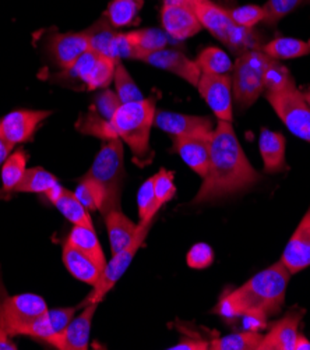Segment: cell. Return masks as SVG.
Returning a JSON list of instances; mask_svg holds the SVG:
<instances>
[{
	"label": "cell",
	"instance_id": "cell-49",
	"mask_svg": "<svg viewBox=\"0 0 310 350\" xmlns=\"http://www.w3.org/2000/svg\"><path fill=\"white\" fill-rule=\"evenodd\" d=\"M295 350H310V340L303 335L299 334L295 343Z\"/></svg>",
	"mask_w": 310,
	"mask_h": 350
},
{
	"label": "cell",
	"instance_id": "cell-7",
	"mask_svg": "<svg viewBox=\"0 0 310 350\" xmlns=\"http://www.w3.org/2000/svg\"><path fill=\"white\" fill-rule=\"evenodd\" d=\"M266 98L287 129L310 144V107L295 81L280 91L266 92Z\"/></svg>",
	"mask_w": 310,
	"mask_h": 350
},
{
	"label": "cell",
	"instance_id": "cell-18",
	"mask_svg": "<svg viewBox=\"0 0 310 350\" xmlns=\"http://www.w3.org/2000/svg\"><path fill=\"white\" fill-rule=\"evenodd\" d=\"M49 53L53 62L63 70L73 66L77 59L90 51L87 33L84 32H68L55 33L49 40Z\"/></svg>",
	"mask_w": 310,
	"mask_h": 350
},
{
	"label": "cell",
	"instance_id": "cell-2",
	"mask_svg": "<svg viewBox=\"0 0 310 350\" xmlns=\"http://www.w3.org/2000/svg\"><path fill=\"white\" fill-rule=\"evenodd\" d=\"M289 279L291 272L284 262H275L222 296L214 311L228 323L245 316L268 320L281 312Z\"/></svg>",
	"mask_w": 310,
	"mask_h": 350
},
{
	"label": "cell",
	"instance_id": "cell-17",
	"mask_svg": "<svg viewBox=\"0 0 310 350\" xmlns=\"http://www.w3.org/2000/svg\"><path fill=\"white\" fill-rule=\"evenodd\" d=\"M99 303L86 304L79 316H75L63 334L53 340V346L60 350H86L88 349L94 314Z\"/></svg>",
	"mask_w": 310,
	"mask_h": 350
},
{
	"label": "cell",
	"instance_id": "cell-42",
	"mask_svg": "<svg viewBox=\"0 0 310 350\" xmlns=\"http://www.w3.org/2000/svg\"><path fill=\"white\" fill-rule=\"evenodd\" d=\"M231 13L232 20L244 28L252 29L256 27L259 23L264 20V10L263 6H256V5H246V6H240Z\"/></svg>",
	"mask_w": 310,
	"mask_h": 350
},
{
	"label": "cell",
	"instance_id": "cell-43",
	"mask_svg": "<svg viewBox=\"0 0 310 350\" xmlns=\"http://www.w3.org/2000/svg\"><path fill=\"white\" fill-rule=\"evenodd\" d=\"M186 262L193 269L209 268L214 262V250L207 243H197L189 250Z\"/></svg>",
	"mask_w": 310,
	"mask_h": 350
},
{
	"label": "cell",
	"instance_id": "cell-20",
	"mask_svg": "<svg viewBox=\"0 0 310 350\" xmlns=\"http://www.w3.org/2000/svg\"><path fill=\"white\" fill-rule=\"evenodd\" d=\"M303 316L305 310L291 311L285 317L272 324L267 335L263 336L259 350H295L296 338L299 335L298 328Z\"/></svg>",
	"mask_w": 310,
	"mask_h": 350
},
{
	"label": "cell",
	"instance_id": "cell-46",
	"mask_svg": "<svg viewBox=\"0 0 310 350\" xmlns=\"http://www.w3.org/2000/svg\"><path fill=\"white\" fill-rule=\"evenodd\" d=\"M170 350H205L209 349V342L196 338H185L177 345L168 347Z\"/></svg>",
	"mask_w": 310,
	"mask_h": 350
},
{
	"label": "cell",
	"instance_id": "cell-23",
	"mask_svg": "<svg viewBox=\"0 0 310 350\" xmlns=\"http://www.w3.org/2000/svg\"><path fill=\"white\" fill-rule=\"evenodd\" d=\"M62 258L66 269L76 279L87 285H91L92 288L96 285L102 269L91 258L84 256L68 243H64Z\"/></svg>",
	"mask_w": 310,
	"mask_h": 350
},
{
	"label": "cell",
	"instance_id": "cell-19",
	"mask_svg": "<svg viewBox=\"0 0 310 350\" xmlns=\"http://www.w3.org/2000/svg\"><path fill=\"white\" fill-rule=\"evenodd\" d=\"M83 306H73V307H60V308H53L47 312H44L40 319L32 323L29 327L27 336L31 338H37L42 339L48 343H53L56 338H59L63 331L67 328V325L70 324L73 317L76 316V312L81 308Z\"/></svg>",
	"mask_w": 310,
	"mask_h": 350
},
{
	"label": "cell",
	"instance_id": "cell-44",
	"mask_svg": "<svg viewBox=\"0 0 310 350\" xmlns=\"http://www.w3.org/2000/svg\"><path fill=\"white\" fill-rule=\"evenodd\" d=\"M120 105H122V102H120L118 94L115 91H111V90L105 88L99 95H96L94 109L103 119L112 120L115 112L118 111Z\"/></svg>",
	"mask_w": 310,
	"mask_h": 350
},
{
	"label": "cell",
	"instance_id": "cell-30",
	"mask_svg": "<svg viewBox=\"0 0 310 350\" xmlns=\"http://www.w3.org/2000/svg\"><path fill=\"white\" fill-rule=\"evenodd\" d=\"M196 63L200 67L201 73L204 75L228 76L233 70V63L228 53L221 48L216 46H209L203 49L198 53Z\"/></svg>",
	"mask_w": 310,
	"mask_h": 350
},
{
	"label": "cell",
	"instance_id": "cell-36",
	"mask_svg": "<svg viewBox=\"0 0 310 350\" xmlns=\"http://www.w3.org/2000/svg\"><path fill=\"white\" fill-rule=\"evenodd\" d=\"M116 62L112 57H107V56H98L92 72L86 83V87L91 91L94 90H105L111 81H114V76H115V68H116Z\"/></svg>",
	"mask_w": 310,
	"mask_h": 350
},
{
	"label": "cell",
	"instance_id": "cell-26",
	"mask_svg": "<svg viewBox=\"0 0 310 350\" xmlns=\"http://www.w3.org/2000/svg\"><path fill=\"white\" fill-rule=\"evenodd\" d=\"M261 51L275 60L298 59L310 55V40L302 41L289 37H277L261 46Z\"/></svg>",
	"mask_w": 310,
	"mask_h": 350
},
{
	"label": "cell",
	"instance_id": "cell-1",
	"mask_svg": "<svg viewBox=\"0 0 310 350\" xmlns=\"http://www.w3.org/2000/svg\"><path fill=\"white\" fill-rule=\"evenodd\" d=\"M261 179L250 165L232 123L218 120L210 142V165L192 204L214 202L252 189Z\"/></svg>",
	"mask_w": 310,
	"mask_h": 350
},
{
	"label": "cell",
	"instance_id": "cell-31",
	"mask_svg": "<svg viewBox=\"0 0 310 350\" xmlns=\"http://www.w3.org/2000/svg\"><path fill=\"white\" fill-rule=\"evenodd\" d=\"M28 155L24 150H18L6 159L2 166V196L9 197L14 193L18 183L27 172Z\"/></svg>",
	"mask_w": 310,
	"mask_h": 350
},
{
	"label": "cell",
	"instance_id": "cell-16",
	"mask_svg": "<svg viewBox=\"0 0 310 350\" xmlns=\"http://www.w3.org/2000/svg\"><path fill=\"white\" fill-rule=\"evenodd\" d=\"M281 261L288 268L291 275L310 267V205L289 239Z\"/></svg>",
	"mask_w": 310,
	"mask_h": 350
},
{
	"label": "cell",
	"instance_id": "cell-15",
	"mask_svg": "<svg viewBox=\"0 0 310 350\" xmlns=\"http://www.w3.org/2000/svg\"><path fill=\"white\" fill-rule=\"evenodd\" d=\"M140 60L165 70L175 76H179L182 80L188 81L189 84L197 87L198 80L201 77V70L197 66L196 60H190L182 52L172 51V49H161L157 52H151L140 57Z\"/></svg>",
	"mask_w": 310,
	"mask_h": 350
},
{
	"label": "cell",
	"instance_id": "cell-29",
	"mask_svg": "<svg viewBox=\"0 0 310 350\" xmlns=\"http://www.w3.org/2000/svg\"><path fill=\"white\" fill-rule=\"evenodd\" d=\"M86 33L90 44V51L101 56L112 57V45L118 32L105 16H102L101 20H98L91 28L86 31Z\"/></svg>",
	"mask_w": 310,
	"mask_h": 350
},
{
	"label": "cell",
	"instance_id": "cell-24",
	"mask_svg": "<svg viewBox=\"0 0 310 350\" xmlns=\"http://www.w3.org/2000/svg\"><path fill=\"white\" fill-rule=\"evenodd\" d=\"M66 243H68L70 246L81 252L84 256L91 258L101 269L105 268L107 258L101 247L98 236L92 228L75 225V228L68 233Z\"/></svg>",
	"mask_w": 310,
	"mask_h": 350
},
{
	"label": "cell",
	"instance_id": "cell-13",
	"mask_svg": "<svg viewBox=\"0 0 310 350\" xmlns=\"http://www.w3.org/2000/svg\"><path fill=\"white\" fill-rule=\"evenodd\" d=\"M154 126L169 134L172 138H179L193 134H205L214 131V123L209 116L183 115L177 112L161 111L155 113Z\"/></svg>",
	"mask_w": 310,
	"mask_h": 350
},
{
	"label": "cell",
	"instance_id": "cell-6",
	"mask_svg": "<svg viewBox=\"0 0 310 350\" xmlns=\"http://www.w3.org/2000/svg\"><path fill=\"white\" fill-rule=\"evenodd\" d=\"M125 176L123 166V146L120 138H112L103 142L96 154L87 178L96 180L107 191V200L101 213L109 208H120V187Z\"/></svg>",
	"mask_w": 310,
	"mask_h": 350
},
{
	"label": "cell",
	"instance_id": "cell-25",
	"mask_svg": "<svg viewBox=\"0 0 310 350\" xmlns=\"http://www.w3.org/2000/svg\"><path fill=\"white\" fill-rule=\"evenodd\" d=\"M51 202L59 209V213L73 225L92 228V219L88 209L79 201L75 191H68L63 187L59 189L56 196L51 200Z\"/></svg>",
	"mask_w": 310,
	"mask_h": 350
},
{
	"label": "cell",
	"instance_id": "cell-40",
	"mask_svg": "<svg viewBox=\"0 0 310 350\" xmlns=\"http://www.w3.org/2000/svg\"><path fill=\"white\" fill-rule=\"evenodd\" d=\"M137 206H139V218L140 221L155 219L159 209L155 204V193H154V176L147 179L137 194Z\"/></svg>",
	"mask_w": 310,
	"mask_h": 350
},
{
	"label": "cell",
	"instance_id": "cell-35",
	"mask_svg": "<svg viewBox=\"0 0 310 350\" xmlns=\"http://www.w3.org/2000/svg\"><path fill=\"white\" fill-rule=\"evenodd\" d=\"M75 194L88 211H96V209L101 211V208L107 200L105 189H103L96 180L87 176L79 183Z\"/></svg>",
	"mask_w": 310,
	"mask_h": 350
},
{
	"label": "cell",
	"instance_id": "cell-47",
	"mask_svg": "<svg viewBox=\"0 0 310 350\" xmlns=\"http://www.w3.org/2000/svg\"><path fill=\"white\" fill-rule=\"evenodd\" d=\"M14 144H12L9 139L0 131V167L3 166L6 159L10 157V152L13 151Z\"/></svg>",
	"mask_w": 310,
	"mask_h": 350
},
{
	"label": "cell",
	"instance_id": "cell-8",
	"mask_svg": "<svg viewBox=\"0 0 310 350\" xmlns=\"http://www.w3.org/2000/svg\"><path fill=\"white\" fill-rule=\"evenodd\" d=\"M48 311L47 301L32 293L0 299V329L13 336H27L32 323Z\"/></svg>",
	"mask_w": 310,
	"mask_h": 350
},
{
	"label": "cell",
	"instance_id": "cell-39",
	"mask_svg": "<svg viewBox=\"0 0 310 350\" xmlns=\"http://www.w3.org/2000/svg\"><path fill=\"white\" fill-rule=\"evenodd\" d=\"M174 178H175V173L164 167L157 174H154V193H155V204L158 209H161L177 194Z\"/></svg>",
	"mask_w": 310,
	"mask_h": 350
},
{
	"label": "cell",
	"instance_id": "cell-5",
	"mask_svg": "<svg viewBox=\"0 0 310 350\" xmlns=\"http://www.w3.org/2000/svg\"><path fill=\"white\" fill-rule=\"evenodd\" d=\"M261 49L239 55L232 70V94L239 111H245L266 91L264 76L271 62Z\"/></svg>",
	"mask_w": 310,
	"mask_h": 350
},
{
	"label": "cell",
	"instance_id": "cell-50",
	"mask_svg": "<svg viewBox=\"0 0 310 350\" xmlns=\"http://www.w3.org/2000/svg\"><path fill=\"white\" fill-rule=\"evenodd\" d=\"M170 2H179V3H193L194 0H170Z\"/></svg>",
	"mask_w": 310,
	"mask_h": 350
},
{
	"label": "cell",
	"instance_id": "cell-34",
	"mask_svg": "<svg viewBox=\"0 0 310 350\" xmlns=\"http://www.w3.org/2000/svg\"><path fill=\"white\" fill-rule=\"evenodd\" d=\"M114 81H115V92L118 94L122 103L139 102V100L144 99L140 88L137 87L135 81L129 75L125 64L120 60L116 62Z\"/></svg>",
	"mask_w": 310,
	"mask_h": 350
},
{
	"label": "cell",
	"instance_id": "cell-21",
	"mask_svg": "<svg viewBox=\"0 0 310 350\" xmlns=\"http://www.w3.org/2000/svg\"><path fill=\"white\" fill-rule=\"evenodd\" d=\"M285 137L281 133L271 131L266 127L261 129L259 150L266 173L275 174L288 169L285 162Z\"/></svg>",
	"mask_w": 310,
	"mask_h": 350
},
{
	"label": "cell",
	"instance_id": "cell-22",
	"mask_svg": "<svg viewBox=\"0 0 310 350\" xmlns=\"http://www.w3.org/2000/svg\"><path fill=\"white\" fill-rule=\"evenodd\" d=\"M102 214L105 219L112 254H116L125 250L133 241L137 225L120 211V208H109L102 211Z\"/></svg>",
	"mask_w": 310,
	"mask_h": 350
},
{
	"label": "cell",
	"instance_id": "cell-28",
	"mask_svg": "<svg viewBox=\"0 0 310 350\" xmlns=\"http://www.w3.org/2000/svg\"><path fill=\"white\" fill-rule=\"evenodd\" d=\"M144 0H112L105 12L107 20L114 28H122L139 23V14Z\"/></svg>",
	"mask_w": 310,
	"mask_h": 350
},
{
	"label": "cell",
	"instance_id": "cell-12",
	"mask_svg": "<svg viewBox=\"0 0 310 350\" xmlns=\"http://www.w3.org/2000/svg\"><path fill=\"white\" fill-rule=\"evenodd\" d=\"M49 115V111L21 109L10 112L0 120V131L12 144H23L31 142L37 129Z\"/></svg>",
	"mask_w": 310,
	"mask_h": 350
},
{
	"label": "cell",
	"instance_id": "cell-51",
	"mask_svg": "<svg viewBox=\"0 0 310 350\" xmlns=\"http://www.w3.org/2000/svg\"><path fill=\"white\" fill-rule=\"evenodd\" d=\"M303 96H305V99H306V102L309 103V107H310V90L307 91V92H305L303 94Z\"/></svg>",
	"mask_w": 310,
	"mask_h": 350
},
{
	"label": "cell",
	"instance_id": "cell-27",
	"mask_svg": "<svg viewBox=\"0 0 310 350\" xmlns=\"http://www.w3.org/2000/svg\"><path fill=\"white\" fill-rule=\"evenodd\" d=\"M166 32L157 28H146L127 32V38L134 48L135 59H139L151 52L165 49L168 45Z\"/></svg>",
	"mask_w": 310,
	"mask_h": 350
},
{
	"label": "cell",
	"instance_id": "cell-14",
	"mask_svg": "<svg viewBox=\"0 0 310 350\" xmlns=\"http://www.w3.org/2000/svg\"><path fill=\"white\" fill-rule=\"evenodd\" d=\"M213 133L174 138V151L198 176L204 178L210 165V142Z\"/></svg>",
	"mask_w": 310,
	"mask_h": 350
},
{
	"label": "cell",
	"instance_id": "cell-37",
	"mask_svg": "<svg viewBox=\"0 0 310 350\" xmlns=\"http://www.w3.org/2000/svg\"><path fill=\"white\" fill-rule=\"evenodd\" d=\"M77 127L81 133L98 137L102 139V142L118 138L111 120L103 119L101 115L96 113V111L94 108L88 112V115L86 118H83V120L77 124Z\"/></svg>",
	"mask_w": 310,
	"mask_h": 350
},
{
	"label": "cell",
	"instance_id": "cell-33",
	"mask_svg": "<svg viewBox=\"0 0 310 350\" xmlns=\"http://www.w3.org/2000/svg\"><path fill=\"white\" fill-rule=\"evenodd\" d=\"M261 334L256 331H244L237 334H231L222 338H214L209 342V349L211 350H259L263 340Z\"/></svg>",
	"mask_w": 310,
	"mask_h": 350
},
{
	"label": "cell",
	"instance_id": "cell-4",
	"mask_svg": "<svg viewBox=\"0 0 310 350\" xmlns=\"http://www.w3.org/2000/svg\"><path fill=\"white\" fill-rule=\"evenodd\" d=\"M192 6L201 27L211 32L213 37L222 42L231 52L239 56L250 49H256L257 37L255 32L237 25L228 10L211 0H194Z\"/></svg>",
	"mask_w": 310,
	"mask_h": 350
},
{
	"label": "cell",
	"instance_id": "cell-11",
	"mask_svg": "<svg viewBox=\"0 0 310 350\" xmlns=\"http://www.w3.org/2000/svg\"><path fill=\"white\" fill-rule=\"evenodd\" d=\"M161 24L169 37L178 41L194 37L203 28L192 3L170 2V0H164L161 9Z\"/></svg>",
	"mask_w": 310,
	"mask_h": 350
},
{
	"label": "cell",
	"instance_id": "cell-41",
	"mask_svg": "<svg viewBox=\"0 0 310 350\" xmlns=\"http://www.w3.org/2000/svg\"><path fill=\"white\" fill-rule=\"evenodd\" d=\"M294 81L289 70L283 66L279 60H272L270 67L267 68L264 83H266V92H275L285 88Z\"/></svg>",
	"mask_w": 310,
	"mask_h": 350
},
{
	"label": "cell",
	"instance_id": "cell-38",
	"mask_svg": "<svg viewBox=\"0 0 310 350\" xmlns=\"http://www.w3.org/2000/svg\"><path fill=\"white\" fill-rule=\"evenodd\" d=\"M305 0H267L263 6L264 20L263 23L274 27L280 20L296 10Z\"/></svg>",
	"mask_w": 310,
	"mask_h": 350
},
{
	"label": "cell",
	"instance_id": "cell-48",
	"mask_svg": "<svg viewBox=\"0 0 310 350\" xmlns=\"http://www.w3.org/2000/svg\"><path fill=\"white\" fill-rule=\"evenodd\" d=\"M17 346L16 343L12 342V336L3 331L0 329V350H16Z\"/></svg>",
	"mask_w": 310,
	"mask_h": 350
},
{
	"label": "cell",
	"instance_id": "cell-32",
	"mask_svg": "<svg viewBox=\"0 0 310 350\" xmlns=\"http://www.w3.org/2000/svg\"><path fill=\"white\" fill-rule=\"evenodd\" d=\"M57 185V178L47 169L40 166L29 167L27 169L23 180L18 183L14 193H36L47 196Z\"/></svg>",
	"mask_w": 310,
	"mask_h": 350
},
{
	"label": "cell",
	"instance_id": "cell-45",
	"mask_svg": "<svg viewBox=\"0 0 310 350\" xmlns=\"http://www.w3.org/2000/svg\"><path fill=\"white\" fill-rule=\"evenodd\" d=\"M98 56H99L98 53H95L92 51H87L86 53H83L77 59V62L73 66H70L67 70H64V72L70 77L77 79V80H80L86 84L91 72H92V67H94Z\"/></svg>",
	"mask_w": 310,
	"mask_h": 350
},
{
	"label": "cell",
	"instance_id": "cell-10",
	"mask_svg": "<svg viewBox=\"0 0 310 350\" xmlns=\"http://www.w3.org/2000/svg\"><path fill=\"white\" fill-rule=\"evenodd\" d=\"M197 90L218 120L232 123L233 94H232V77L229 75L213 76V75L201 73V77L197 84Z\"/></svg>",
	"mask_w": 310,
	"mask_h": 350
},
{
	"label": "cell",
	"instance_id": "cell-3",
	"mask_svg": "<svg viewBox=\"0 0 310 350\" xmlns=\"http://www.w3.org/2000/svg\"><path fill=\"white\" fill-rule=\"evenodd\" d=\"M155 113V102L144 98L139 102L122 103L111 120L118 138L129 146L135 163L140 166L153 161L154 152L150 147V134Z\"/></svg>",
	"mask_w": 310,
	"mask_h": 350
},
{
	"label": "cell",
	"instance_id": "cell-9",
	"mask_svg": "<svg viewBox=\"0 0 310 350\" xmlns=\"http://www.w3.org/2000/svg\"><path fill=\"white\" fill-rule=\"evenodd\" d=\"M153 224H154V219L140 221V224L137 225V232H135L133 241L125 250H122L116 254H112L111 261L107 262L105 268L102 269L98 282L94 286L92 292L83 301V304H81L83 307L90 303H101L103 300V297L108 295V292H111L114 289L116 282L125 275V272L133 262V258L135 257L137 252H139V249L143 246V243L146 241Z\"/></svg>",
	"mask_w": 310,
	"mask_h": 350
}]
</instances>
